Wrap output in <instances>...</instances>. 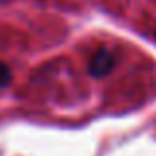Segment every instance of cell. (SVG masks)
Returning <instances> with one entry per match:
<instances>
[{"instance_id": "6da1fadb", "label": "cell", "mask_w": 156, "mask_h": 156, "mask_svg": "<svg viewBox=\"0 0 156 156\" xmlns=\"http://www.w3.org/2000/svg\"><path fill=\"white\" fill-rule=\"evenodd\" d=\"M115 65H117V57H115V53L111 50H107V48H99V50L93 53V57L89 59L87 73L91 77H95V79H101V77L109 75V73L113 71Z\"/></svg>"}, {"instance_id": "7a4b0ae2", "label": "cell", "mask_w": 156, "mask_h": 156, "mask_svg": "<svg viewBox=\"0 0 156 156\" xmlns=\"http://www.w3.org/2000/svg\"><path fill=\"white\" fill-rule=\"evenodd\" d=\"M10 81H12L10 67H8L6 63H2V61H0V89H2V87H8V85H10Z\"/></svg>"}, {"instance_id": "3957f363", "label": "cell", "mask_w": 156, "mask_h": 156, "mask_svg": "<svg viewBox=\"0 0 156 156\" xmlns=\"http://www.w3.org/2000/svg\"><path fill=\"white\" fill-rule=\"evenodd\" d=\"M154 34H156V32H154Z\"/></svg>"}]
</instances>
